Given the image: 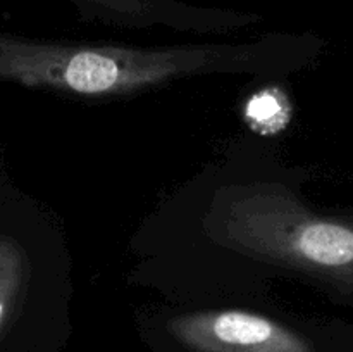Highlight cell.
I'll list each match as a JSON object with an SVG mask.
<instances>
[{
	"instance_id": "obj_2",
	"label": "cell",
	"mask_w": 353,
	"mask_h": 352,
	"mask_svg": "<svg viewBox=\"0 0 353 352\" xmlns=\"http://www.w3.org/2000/svg\"><path fill=\"white\" fill-rule=\"evenodd\" d=\"M168 326L192 352H314L303 333L248 307L185 311L169 317Z\"/></svg>"
},
{
	"instance_id": "obj_3",
	"label": "cell",
	"mask_w": 353,
	"mask_h": 352,
	"mask_svg": "<svg viewBox=\"0 0 353 352\" xmlns=\"http://www.w3.org/2000/svg\"><path fill=\"white\" fill-rule=\"evenodd\" d=\"M290 100L283 88L269 81L259 92L252 93L245 104V119L255 135L274 137L290 123Z\"/></svg>"
},
{
	"instance_id": "obj_1",
	"label": "cell",
	"mask_w": 353,
	"mask_h": 352,
	"mask_svg": "<svg viewBox=\"0 0 353 352\" xmlns=\"http://www.w3.org/2000/svg\"><path fill=\"white\" fill-rule=\"evenodd\" d=\"M321 40L268 33L254 40L140 47L0 40V78L83 99H112L200 76L283 79L316 64Z\"/></svg>"
}]
</instances>
